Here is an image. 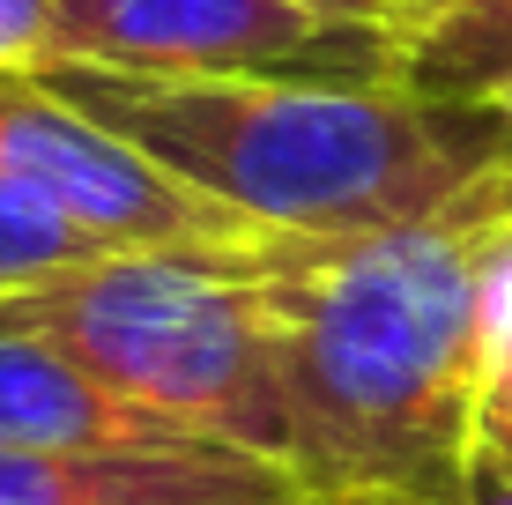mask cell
I'll use <instances>...</instances> for the list:
<instances>
[{"label": "cell", "mask_w": 512, "mask_h": 505, "mask_svg": "<svg viewBox=\"0 0 512 505\" xmlns=\"http://www.w3.org/2000/svg\"><path fill=\"white\" fill-rule=\"evenodd\" d=\"M505 238L512 194L253 253L290 476L320 505H461L483 454V290Z\"/></svg>", "instance_id": "obj_1"}, {"label": "cell", "mask_w": 512, "mask_h": 505, "mask_svg": "<svg viewBox=\"0 0 512 505\" xmlns=\"http://www.w3.org/2000/svg\"><path fill=\"white\" fill-rule=\"evenodd\" d=\"M30 67L149 164L275 238H357L512 194V149L490 112L416 82L134 75L60 52Z\"/></svg>", "instance_id": "obj_2"}, {"label": "cell", "mask_w": 512, "mask_h": 505, "mask_svg": "<svg viewBox=\"0 0 512 505\" xmlns=\"http://www.w3.org/2000/svg\"><path fill=\"white\" fill-rule=\"evenodd\" d=\"M268 246V238H260ZM97 253L90 268L23 290L0 312L60 342L127 402L208 446L290 468L282 357L253 253Z\"/></svg>", "instance_id": "obj_3"}, {"label": "cell", "mask_w": 512, "mask_h": 505, "mask_svg": "<svg viewBox=\"0 0 512 505\" xmlns=\"http://www.w3.org/2000/svg\"><path fill=\"white\" fill-rule=\"evenodd\" d=\"M0 179L104 253H245L275 238L75 112L38 67H0Z\"/></svg>", "instance_id": "obj_4"}, {"label": "cell", "mask_w": 512, "mask_h": 505, "mask_svg": "<svg viewBox=\"0 0 512 505\" xmlns=\"http://www.w3.org/2000/svg\"><path fill=\"white\" fill-rule=\"evenodd\" d=\"M60 60L134 75H312V82H409V45L334 23L305 0H60Z\"/></svg>", "instance_id": "obj_5"}, {"label": "cell", "mask_w": 512, "mask_h": 505, "mask_svg": "<svg viewBox=\"0 0 512 505\" xmlns=\"http://www.w3.org/2000/svg\"><path fill=\"white\" fill-rule=\"evenodd\" d=\"M0 505H320L290 468L238 446L149 454H15L0 446Z\"/></svg>", "instance_id": "obj_6"}, {"label": "cell", "mask_w": 512, "mask_h": 505, "mask_svg": "<svg viewBox=\"0 0 512 505\" xmlns=\"http://www.w3.org/2000/svg\"><path fill=\"white\" fill-rule=\"evenodd\" d=\"M0 446H15V454H149V446H208V439L127 402L60 342L0 312Z\"/></svg>", "instance_id": "obj_7"}, {"label": "cell", "mask_w": 512, "mask_h": 505, "mask_svg": "<svg viewBox=\"0 0 512 505\" xmlns=\"http://www.w3.org/2000/svg\"><path fill=\"white\" fill-rule=\"evenodd\" d=\"M512 75V0H438L409 45V82L423 97H483Z\"/></svg>", "instance_id": "obj_8"}, {"label": "cell", "mask_w": 512, "mask_h": 505, "mask_svg": "<svg viewBox=\"0 0 512 505\" xmlns=\"http://www.w3.org/2000/svg\"><path fill=\"white\" fill-rule=\"evenodd\" d=\"M97 253L104 246H90L75 223H60L45 201H30L23 186L0 179V305L23 298V290L60 283V275H75V268H90Z\"/></svg>", "instance_id": "obj_9"}, {"label": "cell", "mask_w": 512, "mask_h": 505, "mask_svg": "<svg viewBox=\"0 0 512 505\" xmlns=\"http://www.w3.org/2000/svg\"><path fill=\"white\" fill-rule=\"evenodd\" d=\"M512 416V238L490 260L483 290V431H498Z\"/></svg>", "instance_id": "obj_10"}, {"label": "cell", "mask_w": 512, "mask_h": 505, "mask_svg": "<svg viewBox=\"0 0 512 505\" xmlns=\"http://www.w3.org/2000/svg\"><path fill=\"white\" fill-rule=\"evenodd\" d=\"M305 8L334 15V23H364V30H386V38L416 45V30L431 23L438 0H305Z\"/></svg>", "instance_id": "obj_11"}, {"label": "cell", "mask_w": 512, "mask_h": 505, "mask_svg": "<svg viewBox=\"0 0 512 505\" xmlns=\"http://www.w3.org/2000/svg\"><path fill=\"white\" fill-rule=\"evenodd\" d=\"M52 45V0H0V67H30Z\"/></svg>", "instance_id": "obj_12"}, {"label": "cell", "mask_w": 512, "mask_h": 505, "mask_svg": "<svg viewBox=\"0 0 512 505\" xmlns=\"http://www.w3.org/2000/svg\"><path fill=\"white\" fill-rule=\"evenodd\" d=\"M461 505H512V468H498L490 454H475V476H468Z\"/></svg>", "instance_id": "obj_13"}, {"label": "cell", "mask_w": 512, "mask_h": 505, "mask_svg": "<svg viewBox=\"0 0 512 505\" xmlns=\"http://www.w3.org/2000/svg\"><path fill=\"white\" fill-rule=\"evenodd\" d=\"M468 104H483V112H490V127H498V134H505V149H512V75H498L483 97H468Z\"/></svg>", "instance_id": "obj_14"}, {"label": "cell", "mask_w": 512, "mask_h": 505, "mask_svg": "<svg viewBox=\"0 0 512 505\" xmlns=\"http://www.w3.org/2000/svg\"><path fill=\"white\" fill-rule=\"evenodd\" d=\"M483 454L498 461V468H512V416H505L498 431H483Z\"/></svg>", "instance_id": "obj_15"}, {"label": "cell", "mask_w": 512, "mask_h": 505, "mask_svg": "<svg viewBox=\"0 0 512 505\" xmlns=\"http://www.w3.org/2000/svg\"><path fill=\"white\" fill-rule=\"evenodd\" d=\"M52 8H60V0H52Z\"/></svg>", "instance_id": "obj_16"}]
</instances>
